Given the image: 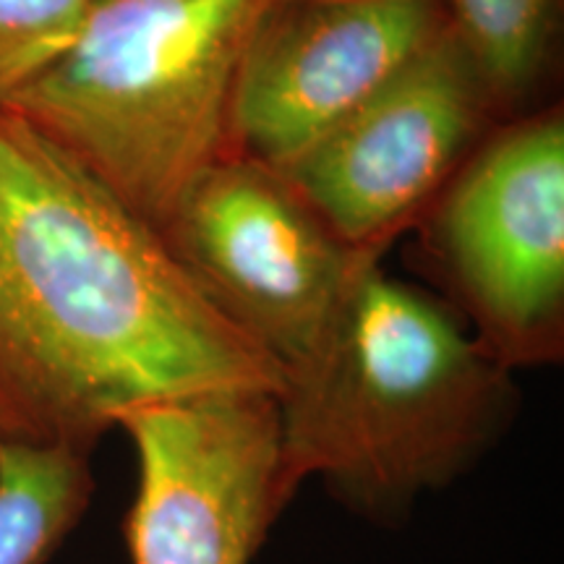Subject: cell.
I'll use <instances>...</instances> for the list:
<instances>
[{"label":"cell","instance_id":"ba28073f","mask_svg":"<svg viewBox=\"0 0 564 564\" xmlns=\"http://www.w3.org/2000/svg\"><path fill=\"white\" fill-rule=\"evenodd\" d=\"M444 30V0H270L232 95V154L285 171Z\"/></svg>","mask_w":564,"mask_h":564},{"label":"cell","instance_id":"30bf717a","mask_svg":"<svg viewBox=\"0 0 564 564\" xmlns=\"http://www.w3.org/2000/svg\"><path fill=\"white\" fill-rule=\"evenodd\" d=\"M91 455L0 444V564H47L87 512Z\"/></svg>","mask_w":564,"mask_h":564},{"label":"cell","instance_id":"6da1fadb","mask_svg":"<svg viewBox=\"0 0 564 564\" xmlns=\"http://www.w3.org/2000/svg\"><path fill=\"white\" fill-rule=\"evenodd\" d=\"M282 384L144 217L0 108V444L91 455L137 408Z\"/></svg>","mask_w":564,"mask_h":564},{"label":"cell","instance_id":"277c9868","mask_svg":"<svg viewBox=\"0 0 564 564\" xmlns=\"http://www.w3.org/2000/svg\"><path fill=\"white\" fill-rule=\"evenodd\" d=\"M447 306L510 371L564 352V112L497 126L421 217Z\"/></svg>","mask_w":564,"mask_h":564},{"label":"cell","instance_id":"9c48e42d","mask_svg":"<svg viewBox=\"0 0 564 564\" xmlns=\"http://www.w3.org/2000/svg\"><path fill=\"white\" fill-rule=\"evenodd\" d=\"M564 0H444L447 30L474 63L499 123L531 116L554 79Z\"/></svg>","mask_w":564,"mask_h":564},{"label":"cell","instance_id":"52a82bcc","mask_svg":"<svg viewBox=\"0 0 564 564\" xmlns=\"http://www.w3.org/2000/svg\"><path fill=\"white\" fill-rule=\"evenodd\" d=\"M497 126L481 76L444 30L280 173L345 246L382 257Z\"/></svg>","mask_w":564,"mask_h":564},{"label":"cell","instance_id":"3957f363","mask_svg":"<svg viewBox=\"0 0 564 564\" xmlns=\"http://www.w3.org/2000/svg\"><path fill=\"white\" fill-rule=\"evenodd\" d=\"M270 0H100L3 108L74 154L154 230L230 158V112Z\"/></svg>","mask_w":564,"mask_h":564},{"label":"cell","instance_id":"5b68a950","mask_svg":"<svg viewBox=\"0 0 564 564\" xmlns=\"http://www.w3.org/2000/svg\"><path fill=\"white\" fill-rule=\"evenodd\" d=\"M158 232L204 299L282 379L327 340L358 270L382 259L345 246L285 175L238 154L207 167Z\"/></svg>","mask_w":564,"mask_h":564},{"label":"cell","instance_id":"7a4b0ae2","mask_svg":"<svg viewBox=\"0 0 564 564\" xmlns=\"http://www.w3.org/2000/svg\"><path fill=\"white\" fill-rule=\"evenodd\" d=\"M382 259L350 282L335 327L278 394L282 449L299 484L319 478L364 518H403L468 474L518 408L512 373L436 295Z\"/></svg>","mask_w":564,"mask_h":564},{"label":"cell","instance_id":"8fae6325","mask_svg":"<svg viewBox=\"0 0 564 564\" xmlns=\"http://www.w3.org/2000/svg\"><path fill=\"white\" fill-rule=\"evenodd\" d=\"M100 0H0V108L76 37Z\"/></svg>","mask_w":564,"mask_h":564},{"label":"cell","instance_id":"8992f818","mask_svg":"<svg viewBox=\"0 0 564 564\" xmlns=\"http://www.w3.org/2000/svg\"><path fill=\"white\" fill-rule=\"evenodd\" d=\"M118 429L137 453L126 514L133 564H251L301 486L274 392L165 400L129 411Z\"/></svg>","mask_w":564,"mask_h":564}]
</instances>
